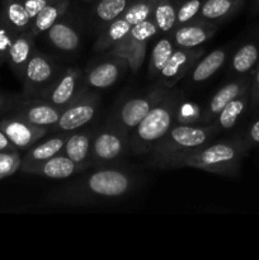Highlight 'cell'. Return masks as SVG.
Wrapping results in <instances>:
<instances>
[{
    "mask_svg": "<svg viewBox=\"0 0 259 260\" xmlns=\"http://www.w3.org/2000/svg\"><path fill=\"white\" fill-rule=\"evenodd\" d=\"M135 184L136 179L127 170L103 167L56 190L50 201L58 205L78 206L99 201L118 200L128 194Z\"/></svg>",
    "mask_w": 259,
    "mask_h": 260,
    "instance_id": "6da1fadb",
    "label": "cell"
},
{
    "mask_svg": "<svg viewBox=\"0 0 259 260\" xmlns=\"http://www.w3.org/2000/svg\"><path fill=\"white\" fill-rule=\"evenodd\" d=\"M246 150L243 140L211 141L205 146L167 160L160 165L159 169L193 168L212 174L236 177Z\"/></svg>",
    "mask_w": 259,
    "mask_h": 260,
    "instance_id": "7a4b0ae2",
    "label": "cell"
},
{
    "mask_svg": "<svg viewBox=\"0 0 259 260\" xmlns=\"http://www.w3.org/2000/svg\"><path fill=\"white\" fill-rule=\"evenodd\" d=\"M182 99L180 91L170 90L128 135L130 150L135 155L149 154L161 137L174 126Z\"/></svg>",
    "mask_w": 259,
    "mask_h": 260,
    "instance_id": "3957f363",
    "label": "cell"
},
{
    "mask_svg": "<svg viewBox=\"0 0 259 260\" xmlns=\"http://www.w3.org/2000/svg\"><path fill=\"white\" fill-rule=\"evenodd\" d=\"M217 127L213 123L210 124H180L175 123L154 149L149 152L151 164L160 168L163 162L172 157L182 155L190 150L198 149L208 142L213 141L218 134Z\"/></svg>",
    "mask_w": 259,
    "mask_h": 260,
    "instance_id": "277c9868",
    "label": "cell"
},
{
    "mask_svg": "<svg viewBox=\"0 0 259 260\" xmlns=\"http://www.w3.org/2000/svg\"><path fill=\"white\" fill-rule=\"evenodd\" d=\"M170 88L161 85L150 89L146 93L137 96H131L122 102L113 111L108 122L121 129L127 137L137 127V124L146 117L152 107L161 101L169 91Z\"/></svg>",
    "mask_w": 259,
    "mask_h": 260,
    "instance_id": "5b68a950",
    "label": "cell"
},
{
    "mask_svg": "<svg viewBox=\"0 0 259 260\" xmlns=\"http://www.w3.org/2000/svg\"><path fill=\"white\" fill-rule=\"evenodd\" d=\"M128 137L107 121L99 129H94L91 144V167H111L126 154Z\"/></svg>",
    "mask_w": 259,
    "mask_h": 260,
    "instance_id": "8992f818",
    "label": "cell"
},
{
    "mask_svg": "<svg viewBox=\"0 0 259 260\" xmlns=\"http://www.w3.org/2000/svg\"><path fill=\"white\" fill-rule=\"evenodd\" d=\"M99 106L98 94L90 91L88 88L84 89L83 93L65 107L61 117L56 124L50 128V132H70L78 131L86 124L90 123L95 117Z\"/></svg>",
    "mask_w": 259,
    "mask_h": 260,
    "instance_id": "52a82bcc",
    "label": "cell"
},
{
    "mask_svg": "<svg viewBox=\"0 0 259 260\" xmlns=\"http://www.w3.org/2000/svg\"><path fill=\"white\" fill-rule=\"evenodd\" d=\"M58 73L60 71L52 58L35 48L22 80L25 98H40L41 94L52 84Z\"/></svg>",
    "mask_w": 259,
    "mask_h": 260,
    "instance_id": "ba28073f",
    "label": "cell"
},
{
    "mask_svg": "<svg viewBox=\"0 0 259 260\" xmlns=\"http://www.w3.org/2000/svg\"><path fill=\"white\" fill-rule=\"evenodd\" d=\"M84 73L79 68H69L60 71L50 86L38 99L65 108L84 91Z\"/></svg>",
    "mask_w": 259,
    "mask_h": 260,
    "instance_id": "9c48e42d",
    "label": "cell"
},
{
    "mask_svg": "<svg viewBox=\"0 0 259 260\" xmlns=\"http://www.w3.org/2000/svg\"><path fill=\"white\" fill-rule=\"evenodd\" d=\"M0 129L19 151L32 147L50 132V128L47 127L36 126L13 114L0 121Z\"/></svg>",
    "mask_w": 259,
    "mask_h": 260,
    "instance_id": "30bf717a",
    "label": "cell"
},
{
    "mask_svg": "<svg viewBox=\"0 0 259 260\" xmlns=\"http://www.w3.org/2000/svg\"><path fill=\"white\" fill-rule=\"evenodd\" d=\"M203 55V48H179L177 47L159 74L160 84L167 88H172L182 80L190 71L198 58Z\"/></svg>",
    "mask_w": 259,
    "mask_h": 260,
    "instance_id": "8fae6325",
    "label": "cell"
},
{
    "mask_svg": "<svg viewBox=\"0 0 259 260\" xmlns=\"http://www.w3.org/2000/svg\"><path fill=\"white\" fill-rule=\"evenodd\" d=\"M106 57L108 58H104L89 68L84 75V85L88 89L109 88L121 78L124 70L128 69V63L123 58L108 55H106Z\"/></svg>",
    "mask_w": 259,
    "mask_h": 260,
    "instance_id": "7c38bea8",
    "label": "cell"
},
{
    "mask_svg": "<svg viewBox=\"0 0 259 260\" xmlns=\"http://www.w3.org/2000/svg\"><path fill=\"white\" fill-rule=\"evenodd\" d=\"M62 111L63 108L53 106L42 99L25 98L14 111H12V114L36 126L51 128L58 121Z\"/></svg>",
    "mask_w": 259,
    "mask_h": 260,
    "instance_id": "4fadbf2b",
    "label": "cell"
},
{
    "mask_svg": "<svg viewBox=\"0 0 259 260\" xmlns=\"http://www.w3.org/2000/svg\"><path fill=\"white\" fill-rule=\"evenodd\" d=\"M20 170L28 174L40 175L48 179H68L73 175L84 172L78 164L69 159L62 152L37 162H28L20 165Z\"/></svg>",
    "mask_w": 259,
    "mask_h": 260,
    "instance_id": "5bb4252c",
    "label": "cell"
},
{
    "mask_svg": "<svg viewBox=\"0 0 259 260\" xmlns=\"http://www.w3.org/2000/svg\"><path fill=\"white\" fill-rule=\"evenodd\" d=\"M251 78L248 75L240 76L236 80L230 81V83L225 84L221 86L212 98L207 102L202 109V124H210L215 121L217 114L230 103L231 101L240 95L244 90L250 86Z\"/></svg>",
    "mask_w": 259,
    "mask_h": 260,
    "instance_id": "9a60e30c",
    "label": "cell"
},
{
    "mask_svg": "<svg viewBox=\"0 0 259 260\" xmlns=\"http://www.w3.org/2000/svg\"><path fill=\"white\" fill-rule=\"evenodd\" d=\"M217 28L218 24H216V23H211L197 18L188 24L175 27L172 36L177 47L196 48L201 47L203 43L212 38Z\"/></svg>",
    "mask_w": 259,
    "mask_h": 260,
    "instance_id": "2e32d148",
    "label": "cell"
},
{
    "mask_svg": "<svg viewBox=\"0 0 259 260\" xmlns=\"http://www.w3.org/2000/svg\"><path fill=\"white\" fill-rule=\"evenodd\" d=\"M35 41L36 36L29 29L25 30V32L18 33L14 40H13L12 45H10L7 63L9 65L13 74L20 81L23 80L28 61L30 60L33 51H35Z\"/></svg>",
    "mask_w": 259,
    "mask_h": 260,
    "instance_id": "e0dca14e",
    "label": "cell"
},
{
    "mask_svg": "<svg viewBox=\"0 0 259 260\" xmlns=\"http://www.w3.org/2000/svg\"><path fill=\"white\" fill-rule=\"evenodd\" d=\"M94 131H74L69 135L62 147V154L83 170L91 167V144H93Z\"/></svg>",
    "mask_w": 259,
    "mask_h": 260,
    "instance_id": "ac0fdd59",
    "label": "cell"
},
{
    "mask_svg": "<svg viewBox=\"0 0 259 260\" xmlns=\"http://www.w3.org/2000/svg\"><path fill=\"white\" fill-rule=\"evenodd\" d=\"M0 23L9 28L13 33L18 35L30 29L32 18L25 10L23 0H2Z\"/></svg>",
    "mask_w": 259,
    "mask_h": 260,
    "instance_id": "d6986e66",
    "label": "cell"
},
{
    "mask_svg": "<svg viewBox=\"0 0 259 260\" xmlns=\"http://www.w3.org/2000/svg\"><path fill=\"white\" fill-rule=\"evenodd\" d=\"M147 45L149 42H139V41L132 40L127 35L123 40L119 41L116 46L107 51L106 55L123 58L128 63V69L132 71V74H137L146 57Z\"/></svg>",
    "mask_w": 259,
    "mask_h": 260,
    "instance_id": "ffe728a7",
    "label": "cell"
},
{
    "mask_svg": "<svg viewBox=\"0 0 259 260\" xmlns=\"http://www.w3.org/2000/svg\"><path fill=\"white\" fill-rule=\"evenodd\" d=\"M47 40L56 50L65 53H71L76 51L80 46V33L70 22L60 19L56 22L50 29L46 32Z\"/></svg>",
    "mask_w": 259,
    "mask_h": 260,
    "instance_id": "44dd1931",
    "label": "cell"
},
{
    "mask_svg": "<svg viewBox=\"0 0 259 260\" xmlns=\"http://www.w3.org/2000/svg\"><path fill=\"white\" fill-rule=\"evenodd\" d=\"M228 58V50L226 48H217L211 51L208 55L198 58L197 62L190 69V83L202 84L212 78L218 70L223 66Z\"/></svg>",
    "mask_w": 259,
    "mask_h": 260,
    "instance_id": "7402d4cb",
    "label": "cell"
},
{
    "mask_svg": "<svg viewBox=\"0 0 259 260\" xmlns=\"http://www.w3.org/2000/svg\"><path fill=\"white\" fill-rule=\"evenodd\" d=\"M70 134H68V132H60L58 134L57 132V135L48 137L45 141H38L37 144L33 145L32 147L27 150L25 155L23 156L22 164L42 161V160L50 159V157L60 154L62 151L63 144H65Z\"/></svg>",
    "mask_w": 259,
    "mask_h": 260,
    "instance_id": "603a6c76",
    "label": "cell"
},
{
    "mask_svg": "<svg viewBox=\"0 0 259 260\" xmlns=\"http://www.w3.org/2000/svg\"><path fill=\"white\" fill-rule=\"evenodd\" d=\"M70 8V0H57L41 10L32 20L30 30L36 37L47 32L56 22L62 19Z\"/></svg>",
    "mask_w": 259,
    "mask_h": 260,
    "instance_id": "cb8c5ba5",
    "label": "cell"
},
{
    "mask_svg": "<svg viewBox=\"0 0 259 260\" xmlns=\"http://www.w3.org/2000/svg\"><path fill=\"white\" fill-rule=\"evenodd\" d=\"M243 0H203L198 18L211 23H218L235 14Z\"/></svg>",
    "mask_w": 259,
    "mask_h": 260,
    "instance_id": "d4e9b609",
    "label": "cell"
},
{
    "mask_svg": "<svg viewBox=\"0 0 259 260\" xmlns=\"http://www.w3.org/2000/svg\"><path fill=\"white\" fill-rule=\"evenodd\" d=\"M131 27L132 25L123 17L117 18L116 20L111 22L102 29L101 35L98 36L95 43H94V50L96 52L106 53L128 35Z\"/></svg>",
    "mask_w": 259,
    "mask_h": 260,
    "instance_id": "484cf974",
    "label": "cell"
},
{
    "mask_svg": "<svg viewBox=\"0 0 259 260\" xmlns=\"http://www.w3.org/2000/svg\"><path fill=\"white\" fill-rule=\"evenodd\" d=\"M249 90H250V86L246 90H244L240 95L236 96L234 101H231L217 114L212 123L217 127L218 131H228L235 126L238 119L240 118L241 114L246 111L249 106Z\"/></svg>",
    "mask_w": 259,
    "mask_h": 260,
    "instance_id": "4316f807",
    "label": "cell"
},
{
    "mask_svg": "<svg viewBox=\"0 0 259 260\" xmlns=\"http://www.w3.org/2000/svg\"><path fill=\"white\" fill-rule=\"evenodd\" d=\"M134 0H98L93 8V20L99 29L122 17Z\"/></svg>",
    "mask_w": 259,
    "mask_h": 260,
    "instance_id": "83f0119b",
    "label": "cell"
},
{
    "mask_svg": "<svg viewBox=\"0 0 259 260\" xmlns=\"http://www.w3.org/2000/svg\"><path fill=\"white\" fill-rule=\"evenodd\" d=\"M259 61V46L255 42L244 43L236 50L230 61V70L234 75L244 76L254 69Z\"/></svg>",
    "mask_w": 259,
    "mask_h": 260,
    "instance_id": "f1b7e54d",
    "label": "cell"
},
{
    "mask_svg": "<svg viewBox=\"0 0 259 260\" xmlns=\"http://www.w3.org/2000/svg\"><path fill=\"white\" fill-rule=\"evenodd\" d=\"M175 48H177V46H175L172 35H164L161 38L157 40V42L152 47L151 55H150L149 68H147L149 69L150 78L155 79L159 76L160 71L163 70L165 63L168 62Z\"/></svg>",
    "mask_w": 259,
    "mask_h": 260,
    "instance_id": "f546056e",
    "label": "cell"
},
{
    "mask_svg": "<svg viewBox=\"0 0 259 260\" xmlns=\"http://www.w3.org/2000/svg\"><path fill=\"white\" fill-rule=\"evenodd\" d=\"M151 18L159 29V33H173L177 27V7L173 0H157Z\"/></svg>",
    "mask_w": 259,
    "mask_h": 260,
    "instance_id": "4dcf8cb0",
    "label": "cell"
},
{
    "mask_svg": "<svg viewBox=\"0 0 259 260\" xmlns=\"http://www.w3.org/2000/svg\"><path fill=\"white\" fill-rule=\"evenodd\" d=\"M156 2L157 0H134L128 5L126 12L122 14V17L131 25L149 19V18H151Z\"/></svg>",
    "mask_w": 259,
    "mask_h": 260,
    "instance_id": "1f68e13d",
    "label": "cell"
},
{
    "mask_svg": "<svg viewBox=\"0 0 259 260\" xmlns=\"http://www.w3.org/2000/svg\"><path fill=\"white\" fill-rule=\"evenodd\" d=\"M202 109L195 102L185 101L184 98L179 103L177 111L175 123L180 124H202Z\"/></svg>",
    "mask_w": 259,
    "mask_h": 260,
    "instance_id": "d6a6232c",
    "label": "cell"
},
{
    "mask_svg": "<svg viewBox=\"0 0 259 260\" xmlns=\"http://www.w3.org/2000/svg\"><path fill=\"white\" fill-rule=\"evenodd\" d=\"M23 156L20 151L0 152V180L7 179L20 170Z\"/></svg>",
    "mask_w": 259,
    "mask_h": 260,
    "instance_id": "836d02e7",
    "label": "cell"
},
{
    "mask_svg": "<svg viewBox=\"0 0 259 260\" xmlns=\"http://www.w3.org/2000/svg\"><path fill=\"white\" fill-rule=\"evenodd\" d=\"M203 0H185L177 7V27L188 24L198 18Z\"/></svg>",
    "mask_w": 259,
    "mask_h": 260,
    "instance_id": "e575fe53",
    "label": "cell"
},
{
    "mask_svg": "<svg viewBox=\"0 0 259 260\" xmlns=\"http://www.w3.org/2000/svg\"><path fill=\"white\" fill-rule=\"evenodd\" d=\"M157 33H159V29H157L156 24L152 18H149V19L132 25L128 36L132 40L139 41V42H150V40H152Z\"/></svg>",
    "mask_w": 259,
    "mask_h": 260,
    "instance_id": "d590c367",
    "label": "cell"
},
{
    "mask_svg": "<svg viewBox=\"0 0 259 260\" xmlns=\"http://www.w3.org/2000/svg\"><path fill=\"white\" fill-rule=\"evenodd\" d=\"M15 36H17L15 33H13L9 28L0 23V68L7 63L8 52Z\"/></svg>",
    "mask_w": 259,
    "mask_h": 260,
    "instance_id": "8d00e7d4",
    "label": "cell"
},
{
    "mask_svg": "<svg viewBox=\"0 0 259 260\" xmlns=\"http://www.w3.org/2000/svg\"><path fill=\"white\" fill-rule=\"evenodd\" d=\"M24 99V94L23 95H15V94H7L0 91V114L5 113V112L14 111Z\"/></svg>",
    "mask_w": 259,
    "mask_h": 260,
    "instance_id": "74e56055",
    "label": "cell"
},
{
    "mask_svg": "<svg viewBox=\"0 0 259 260\" xmlns=\"http://www.w3.org/2000/svg\"><path fill=\"white\" fill-rule=\"evenodd\" d=\"M57 2V0H23V4H24L25 10L28 12L29 17L33 18L38 14L42 9H45L47 5L52 4V3Z\"/></svg>",
    "mask_w": 259,
    "mask_h": 260,
    "instance_id": "f35d334b",
    "label": "cell"
},
{
    "mask_svg": "<svg viewBox=\"0 0 259 260\" xmlns=\"http://www.w3.org/2000/svg\"><path fill=\"white\" fill-rule=\"evenodd\" d=\"M243 142H244V145L246 146V149L259 145V119H256L255 122H253V123H251V126L249 127V129H248V132H246L245 137H244Z\"/></svg>",
    "mask_w": 259,
    "mask_h": 260,
    "instance_id": "ab89813d",
    "label": "cell"
},
{
    "mask_svg": "<svg viewBox=\"0 0 259 260\" xmlns=\"http://www.w3.org/2000/svg\"><path fill=\"white\" fill-rule=\"evenodd\" d=\"M249 104L250 107H256L259 104V68L251 78L250 90H249Z\"/></svg>",
    "mask_w": 259,
    "mask_h": 260,
    "instance_id": "60d3db41",
    "label": "cell"
},
{
    "mask_svg": "<svg viewBox=\"0 0 259 260\" xmlns=\"http://www.w3.org/2000/svg\"><path fill=\"white\" fill-rule=\"evenodd\" d=\"M2 151H19V150L12 144L7 135L0 129V152Z\"/></svg>",
    "mask_w": 259,
    "mask_h": 260,
    "instance_id": "b9f144b4",
    "label": "cell"
},
{
    "mask_svg": "<svg viewBox=\"0 0 259 260\" xmlns=\"http://www.w3.org/2000/svg\"><path fill=\"white\" fill-rule=\"evenodd\" d=\"M81 2H84V3H95V2H98V0H81Z\"/></svg>",
    "mask_w": 259,
    "mask_h": 260,
    "instance_id": "7bdbcfd3",
    "label": "cell"
},
{
    "mask_svg": "<svg viewBox=\"0 0 259 260\" xmlns=\"http://www.w3.org/2000/svg\"><path fill=\"white\" fill-rule=\"evenodd\" d=\"M255 4L258 5V7H259V0H255Z\"/></svg>",
    "mask_w": 259,
    "mask_h": 260,
    "instance_id": "ee69618b",
    "label": "cell"
}]
</instances>
